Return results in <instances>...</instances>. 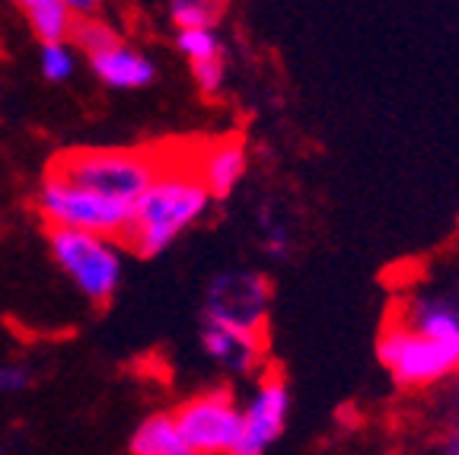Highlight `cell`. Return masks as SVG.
Returning <instances> with one entry per match:
<instances>
[{
  "label": "cell",
  "instance_id": "6da1fadb",
  "mask_svg": "<svg viewBox=\"0 0 459 455\" xmlns=\"http://www.w3.org/2000/svg\"><path fill=\"white\" fill-rule=\"evenodd\" d=\"M214 198L201 185L195 163H166L151 188L134 201L131 227L125 233V249L137 258H157L172 249L201 217L208 214Z\"/></svg>",
  "mask_w": 459,
  "mask_h": 455
},
{
  "label": "cell",
  "instance_id": "7a4b0ae2",
  "mask_svg": "<svg viewBox=\"0 0 459 455\" xmlns=\"http://www.w3.org/2000/svg\"><path fill=\"white\" fill-rule=\"evenodd\" d=\"M163 157L151 150H128V147H83L67 150L51 159L48 172L65 178L71 185L86 192L106 194V198L134 204L151 182L163 169Z\"/></svg>",
  "mask_w": 459,
  "mask_h": 455
},
{
  "label": "cell",
  "instance_id": "3957f363",
  "mask_svg": "<svg viewBox=\"0 0 459 455\" xmlns=\"http://www.w3.org/2000/svg\"><path fill=\"white\" fill-rule=\"evenodd\" d=\"M125 242L80 229H48V255L83 299L106 306L125 278Z\"/></svg>",
  "mask_w": 459,
  "mask_h": 455
},
{
  "label": "cell",
  "instance_id": "277c9868",
  "mask_svg": "<svg viewBox=\"0 0 459 455\" xmlns=\"http://www.w3.org/2000/svg\"><path fill=\"white\" fill-rule=\"evenodd\" d=\"M32 207L48 229H80V233H100L112 239H125L134 214V204L86 192L51 172L39 182Z\"/></svg>",
  "mask_w": 459,
  "mask_h": 455
},
{
  "label": "cell",
  "instance_id": "5b68a950",
  "mask_svg": "<svg viewBox=\"0 0 459 455\" xmlns=\"http://www.w3.org/2000/svg\"><path fill=\"white\" fill-rule=\"evenodd\" d=\"M377 356L399 385L424 389L459 370V341L421 335L395 319L380 331Z\"/></svg>",
  "mask_w": 459,
  "mask_h": 455
},
{
  "label": "cell",
  "instance_id": "8992f818",
  "mask_svg": "<svg viewBox=\"0 0 459 455\" xmlns=\"http://www.w3.org/2000/svg\"><path fill=\"white\" fill-rule=\"evenodd\" d=\"M272 309V284L255 268H227L217 270L204 287L201 319L221 325L262 331Z\"/></svg>",
  "mask_w": 459,
  "mask_h": 455
},
{
  "label": "cell",
  "instance_id": "52a82bcc",
  "mask_svg": "<svg viewBox=\"0 0 459 455\" xmlns=\"http://www.w3.org/2000/svg\"><path fill=\"white\" fill-rule=\"evenodd\" d=\"M172 417L198 455H233L243 430V408L223 389L182 401Z\"/></svg>",
  "mask_w": 459,
  "mask_h": 455
},
{
  "label": "cell",
  "instance_id": "ba28073f",
  "mask_svg": "<svg viewBox=\"0 0 459 455\" xmlns=\"http://www.w3.org/2000/svg\"><path fill=\"white\" fill-rule=\"evenodd\" d=\"M290 417V389L281 376L268 373L258 379L249 401L243 405V430L233 455H265L281 440Z\"/></svg>",
  "mask_w": 459,
  "mask_h": 455
},
{
  "label": "cell",
  "instance_id": "9c48e42d",
  "mask_svg": "<svg viewBox=\"0 0 459 455\" xmlns=\"http://www.w3.org/2000/svg\"><path fill=\"white\" fill-rule=\"evenodd\" d=\"M198 341L204 356L230 376H249L262 360V331H246V328L201 319Z\"/></svg>",
  "mask_w": 459,
  "mask_h": 455
},
{
  "label": "cell",
  "instance_id": "30bf717a",
  "mask_svg": "<svg viewBox=\"0 0 459 455\" xmlns=\"http://www.w3.org/2000/svg\"><path fill=\"white\" fill-rule=\"evenodd\" d=\"M90 73L100 80L102 86L115 90V93H137L147 86L157 83V61L147 51H141L131 42H118L112 48L100 51V55L86 57Z\"/></svg>",
  "mask_w": 459,
  "mask_h": 455
},
{
  "label": "cell",
  "instance_id": "8fae6325",
  "mask_svg": "<svg viewBox=\"0 0 459 455\" xmlns=\"http://www.w3.org/2000/svg\"><path fill=\"white\" fill-rule=\"evenodd\" d=\"M195 172H198L201 185L208 188V194L214 201L230 198L243 185V178L249 176V147L239 137L208 141L198 150Z\"/></svg>",
  "mask_w": 459,
  "mask_h": 455
},
{
  "label": "cell",
  "instance_id": "7c38bea8",
  "mask_svg": "<svg viewBox=\"0 0 459 455\" xmlns=\"http://www.w3.org/2000/svg\"><path fill=\"white\" fill-rule=\"evenodd\" d=\"M131 452L134 455H198L182 436L172 414H151L137 424L131 434Z\"/></svg>",
  "mask_w": 459,
  "mask_h": 455
},
{
  "label": "cell",
  "instance_id": "4fadbf2b",
  "mask_svg": "<svg viewBox=\"0 0 459 455\" xmlns=\"http://www.w3.org/2000/svg\"><path fill=\"white\" fill-rule=\"evenodd\" d=\"M22 20H26L29 32L36 36L39 45H48V42H71L77 16H74V10L67 7L65 0H39L29 10H22Z\"/></svg>",
  "mask_w": 459,
  "mask_h": 455
},
{
  "label": "cell",
  "instance_id": "5bb4252c",
  "mask_svg": "<svg viewBox=\"0 0 459 455\" xmlns=\"http://www.w3.org/2000/svg\"><path fill=\"white\" fill-rule=\"evenodd\" d=\"M258 252L268 258V262H287L294 255V223L281 214V207L262 204L258 207Z\"/></svg>",
  "mask_w": 459,
  "mask_h": 455
},
{
  "label": "cell",
  "instance_id": "9a60e30c",
  "mask_svg": "<svg viewBox=\"0 0 459 455\" xmlns=\"http://www.w3.org/2000/svg\"><path fill=\"white\" fill-rule=\"evenodd\" d=\"M227 13V0H166V20L179 29H217Z\"/></svg>",
  "mask_w": 459,
  "mask_h": 455
},
{
  "label": "cell",
  "instance_id": "2e32d148",
  "mask_svg": "<svg viewBox=\"0 0 459 455\" xmlns=\"http://www.w3.org/2000/svg\"><path fill=\"white\" fill-rule=\"evenodd\" d=\"M122 42L118 36V29L106 20L102 13H93V16H77L74 22V32H71V45L80 51V57H93L100 51L112 48V45Z\"/></svg>",
  "mask_w": 459,
  "mask_h": 455
},
{
  "label": "cell",
  "instance_id": "e0dca14e",
  "mask_svg": "<svg viewBox=\"0 0 459 455\" xmlns=\"http://www.w3.org/2000/svg\"><path fill=\"white\" fill-rule=\"evenodd\" d=\"M176 48L188 61V67L214 61V57H227V42H223L221 29H179Z\"/></svg>",
  "mask_w": 459,
  "mask_h": 455
},
{
  "label": "cell",
  "instance_id": "ac0fdd59",
  "mask_svg": "<svg viewBox=\"0 0 459 455\" xmlns=\"http://www.w3.org/2000/svg\"><path fill=\"white\" fill-rule=\"evenodd\" d=\"M80 64V51L71 42H48L39 45V73H42L45 83L57 86L74 80Z\"/></svg>",
  "mask_w": 459,
  "mask_h": 455
},
{
  "label": "cell",
  "instance_id": "d6986e66",
  "mask_svg": "<svg viewBox=\"0 0 459 455\" xmlns=\"http://www.w3.org/2000/svg\"><path fill=\"white\" fill-rule=\"evenodd\" d=\"M227 57H214L204 64H192V80L201 96H221L227 90Z\"/></svg>",
  "mask_w": 459,
  "mask_h": 455
},
{
  "label": "cell",
  "instance_id": "ffe728a7",
  "mask_svg": "<svg viewBox=\"0 0 459 455\" xmlns=\"http://www.w3.org/2000/svg\"><path fill=\"white\" fill-rule=\"evenodd\" d=\"M36 373L29 363H20V360H4L0 363V395H20L32 385Z\"/></svg>",
  "mask_w": 459,
  "mask_h": 455
},
{
  "label": "cell",
  "instance_id": "44dd1931",
  "mask_svg": "<svg viewBox=\"0 0 459 455\" xmlns=\"http://www.w3.org/2000/svg\"><path fill=\"white\" fill-rule=\"evenodd\" d=\"M65 4L74 10V16H93L106 7V0H65Z\"/></svg>",
  "mask_w": 459,
  "mask_h": 455
},
{
  "label": "cell",
  "instance_id": "7402d4cb",
  "mask_svg": "<svg viewBox=\"0 0 459 455\" xmlns=\"http://www.w3.org/2000/svg\"><path fill=\"white\" fill-rule=\"evenodd\" d=\"M446 455H459V424L446 436Z\"/></svg>",
  "mask_w": 459,
  "mask_h": 455
},
{
  "label": "cell",
  "instance_id": "603a6c76",
  "mask_svg": "<svg viewBox=\"0 0 459 455\" xmlns=\"http://www.w3.org/2000/svg\"><path fill=\"white\" fill-rule=\"evenodd\" d=\"M444 287H446V290H450V293H453V296H456V299H459V274H453V278H450V280H446V284H444Z\"/></svg>",
  "mask_w": 459,
  "mask_h": 455
},
{
  "label": "cell",
  "instance_id": "cb8c5ba5",
  "mask_svg": "<svg viewBox=\"0 0 459 455\" xmlns=\"http://www.w3.org/2000/svg\"><path fill=\"white\" fill-rule=\"evenodd\" d=\"M32 4H39V0H13V7L20 10V13H22V10H29V7H32Z\"/></svg>",
  "mask_w": 459,
  "mask_h": 455
}]
</instances>
